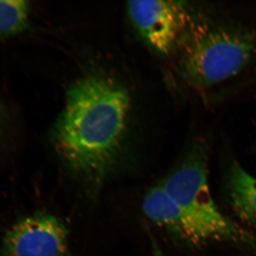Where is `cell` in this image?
Masks as SVG:
<instances>
[{"label": "cell", "mask_w": 256, "mask_h": 256, "mask_svg": "<svg viewBox=\"0 0 256 256\" xmlns=\"http://www.w3.org/2000/svg\"><path fill=\"white\" fill-rule=\"evenodd\" d=\"M130 110L129 92L102 75L76 80L54 127V146L67 170L97 192L117 168Z\"/></svg>", "instance_id": "1"}, {"label": "cell", "mask_w": 256, "mask_h": 256, "mask_svg": "<svg viewBox=\"0 0 256 256\" xmlns=\"http://www.w3.org/2000/svg\"><path fill=\"white\" fill-rule=\"evenodd\" d=\"M180 74L197 90L233 78L256 58V31L191 15L176 48Z\"/></svg>", "instance_id": "2"}, {"label": "cell", "mask_w": 256, "mask_h": 256, "mask_svg": "<svg viewBox=\"0 0 256 256\" xmlns=\"http://www.w3.org/2000/svg\"><path fill=\"white\" fill-rule=\"evenodd\" d=\"M208 143L198 138L159 184L206 232L210 242H232L256 250V237L225 216L214 201L208 183Z\"/></svg>", "instance_id": "3"}, {"label": "cell", "mask_w": 256, "mask_h": 256, "mask_svg": "<svg viewBox=\"0 0 256 256\" xmlns=\"http://www.w3.org/2000/svg\"><path fill=\"white\" fill-rule=\"evenodd\" d=\"M68 230L58 217L37 212L20 218L5 234L0 256H75Z\"/></svg>", "instance_id": "4"}, {"label": "cell", "mask_w": 256, "mask_h": 256, "mask_svg": "<svg viewBox=\"0 0 256 256\" xmlns=\"http://www.w3.org/2000/svg\"><path fill=\"white\" fill-rule=\"evenodd\" d=\"M127 8L141 36L156 52L164 55L176 50L192 15L183 2L130 1Z\"/></svg>", "instance_id": "5"}, {"label": "cell", "mask_w": 256, "mask_h": 256, "mask_svg": "<svg viewBox=\"0 0 256 256\" xmlns=\"http://www.w3.org/2000/svg\"><path fill=\"white\" fill-rule=\"evenodd\" d=\"M142 208L148 220L188 245L200 246L210 242L206 232L188 216L159 183L146 192Z\"/></svg>", "instance_id": "6"}, {"label": "cell", "mask_w": 256, "mask_h": 256, "mask_svg": "<svg viewBox=\"0 0 256 256\" xmlns=\"http://www.w3.org/2000/svg\"><path fill=\"white\" fill-rule=\"evenodd\" d=\"M226 190L229 204L240 220L256 226V178L234 161L229 168Z\"/></svg>", "instance_id": "7"}, {"label": "cell", "mask_w": 256, "mask_h": 256, "mask_svg": "<svg viewBox=\"0 0 256 256\" xmlns=\"http://www.w3.org/2000/svg\"><path fill=\"white\" fill-rule=\"evenodd\" d=\"M30 16L28 1H0V40L12 38L26 31Z\"/></svg>", "instance_id": "8"}, {"label": "cell", "mask_w": 256, "mask_h": 256, "mask_svg": "<svg viewBox=\"0 0 256 256\" xmlns=\"http://www.w3.org/2000/svg\"><path fill=\"white\" fill-rule=\"evenodd\" d=\"M11 131V116L4 102L0 100V146L8 141Z\"/></svg>", "instance_id": "9"}, {"label": "cell", "mask_w": 256, "mask_h": 256, "mask_svg": "<svg viewBox=\"0 0 256 256\" xmlns=\"http://www.w3.org/2000/svg\"><path fill=\"white\" fill-rule=\"evenodd\" d=\"M150 238L151 256H164L156 238L152 236H150Z\"/></svg>", "instance_id": "10"}]
</instances>
